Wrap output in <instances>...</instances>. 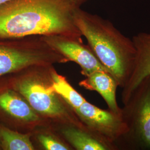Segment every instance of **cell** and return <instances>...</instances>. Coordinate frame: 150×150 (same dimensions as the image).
Here are the masks:
<instances>
[{"label": "cell", "instance_id": "1", "mask_svg": "<svg viewBox=\"0 0 150 150\" xmlns=\"http://www.w3.org/2000/svg\"><path fill=\"white\" fill-rule=\"evenodd\" d=\"M72 0H10L0 5V39L62 35L83 41Z\"/></svg>", "mask_w": 150, "mask_h": 150}, {"label": "cell", "instance_id": "2", "mask_svg": "<svg viewBox=\"0 0 150 150\" xmlns=\"http://www.w3.org/2000/svg\"><path fill=\"white\" fill-rule=\"evenodd\" d=\"M75 25L88 46L122 88L131 75L136 57L132 39L120 32L112 23L101 17L76 7Z\"/></svg>", "mask_w": 150, "mask_h": 150}, {"label": "cell", "instance_id": "3", "mask_svg": "<svg viewBox=\"0 0 150 150\" xmlns=\"http://www.w3.org/2000/svg\"><path fill=\"white\" fill-rule=\"evenodd\" d=\"M68 62L41 36L0 39V77L30 67Z\"/></svg>", "mask_w": 150, "mask_h": 150}, {"label": "cell", "instance_id": "4", "mask_svg": "<svg viewBox=\"0 0 150 150\" xmlns=\"http://www.w3.org/2000/svg\"><path fill=\"white\" fill-rule=\"evenodd\" d=\"M0 85L21 94L38 115L48 118L70 121L74 126L86 129L77 117H74L69 113L56 94L51 90L50 85H45L38 77L12 74L0 77Z\"/></svg>", "mask_w": 150, "mask_h": 150}, {"label": "cell", "instance_id": "5", "mask_svg": "<svg viewBox=\"0 0 150 150\" xmlns=\"http://www.w3.org/2000/svg\"><path fill=\"white\" fill-rule=\"evenodd\" d=\"M121 108L128 130L120 142V150H150V76Z\"/></svg>", "mask_w": 150, "mask_h": 150}, {"label": "cell", "instance_id": "6", "mask_svg": "<svg viewBox=\"0 0 150 150\" xmlns=\"http://www.w3.org/2000/svg\"><path fill=\"white\" fill-rule=\"evenodd\" d=\"M74 111L87 129L116 145L120 150V142L128 130L121 115L109 109L102 110L87 101Z\"/></svg>", "mask_w": 150, "mask_h": 150}, {"label": "cell", "instance_id": "7", "mask_svg": "<svg viewBox=\"0 0 150 150\" xmlns=\"http://www.w3.org/2000/svg\"><path fill=\"white\" fill-rule=\"evenodd\" d=\"M41 37L50 47L62 55L68 62L74 61L79 64L81 74L85 77L98 71L109 73L88 45H85L83 41L62 35Z\"/></svg>", "mask_w": 150, "mask_h": 150}, {"label": "cell", "instance_id": "8", "mask_svg": "<svg viewBox=\"0 0 150 150\" xmlns=\"http://www.w3.org/2000/svg\"><path fill=\"white\" fill-rule=\"evenodd\" d=\"M136 57L131 75L122 88L121 100L126 103L140 83L150 76V33L140 32L132 38Z\"/></svg>", "mask_w": 150, "mask_h": 150}, {"label": "cell", "instance_id": "9", "mask_svg": "<svg viewBox=\"0 0 150 150\" xmlns=\"http://www.w3.org/2000/svg\"><path fill=\"white\" fill-rule=\"evenodd\" d=\"M79 85L86 90L97 92L105 101L110 111L121 115L122 108L119 107L116 99L118 83L110 74L102 71L93 72L80 81Z\"/></svg>", "mask_w": 150, "mask_h": 150}, {"label": "cell", "instance_id": "10", "mask_svg": "<svg viewBox=\"0 0 150 150\" xmlns=\"http://www.w3.org/2000/svg\"><path fill=\"white\" fill-rule=\"evenodd\" d=\"M62 134L77 150H119L116 145L107 141L87 129L71 126L63 129Z\"/></svg>", "mask_w": 150, "mask_h": 150}, {"label": "cell", "instance_id": "11", "mask_svg": "<svg viewBox=\"0 0 150 150\" xmlns=\"http://www.w3.org/2000/svg\"><path fill=\"white\" fill-rule=\"evenodd\" d=\"M51 90L67 103L73 110L78 108L85 102L86 99L70 85L65 77L55 71L51 72Z\"/></svg>", "mask_w": 150, "mask_h": 150}, {"label": "cell", "instance_id": "12", "mask_svg": "<svg viewBox=\"0 0 150 150\" xmlns=\"http://www.w3.org/2000/svg\"><path fill=\"white\" fill-rule=\"evenodd\" d=\"M0 146L4 150H33L28 134H24L0 123Z\"/></svg>", "mask_w": 150, "mask_h": 150}, {"label": "cell", "instance_id": "13", "mask_svg": "<svg viewBox=\"0 0 150 150\" xmlns=\"http://www.w3.org/2000/svg\"><path fill=\"white\" fill-rule=\"evenodd\" d=\"M38 139L46 150H68L70 149L67 146L48 134H39Z\"/></svg>", "mask_w": 150, "mask_h": 150}, {"label": "cell", "instance_id": "14", "mask_svg": "<svg viewBox=\"0 0 150 150\" xmlns=\"http://www.w3.org/2000/svg\"><path fill=\"white\" fill-rule=\"evenodd\" d=\"M87 1L88 0H72L74 5L76 7H81V6Z\"/></svg>", "mask_w": 150, "mask_h": 150}, {"label": "cell", "instance_id": "15", "mask_svg": "<svg viewBox=\"0 0 150 150\" xmlns=\"http://www.w3.org/2000/svg\"><path fill=\"white\" fill-rule=\"evenodd\" d=\"M9 1H10V0H0V5L5 4V3Z\"/></svg>", "mask_w": 150, "mask_h": 150}, {"label": "cell", "instance_id": "16", "mask_svg": "<svg viewBox=\"0 0 150 150\" xmlns=\"http://www.w3.org/2000/svg\"><path fill=\"white\" fill-rule=\"evenodd\" d=\"M1 146H0V150H1Z\"/></svg>", "mask_w": 150, "mask_h": 150}]
</instances>
